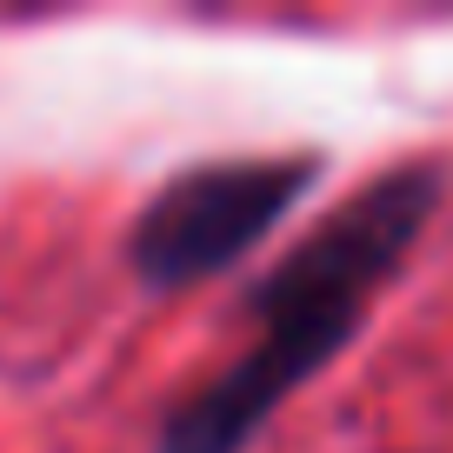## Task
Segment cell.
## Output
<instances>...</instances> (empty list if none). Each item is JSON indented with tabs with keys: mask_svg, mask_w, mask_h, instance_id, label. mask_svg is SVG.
<instances>
[{
	"mask_svg": "<svg viewBox=\"0 0 453 453\" xmlns=\"http://www.w3.org/2000/svg\"><path fill=\"white\" fill-rule=\"evenodd\" d=\"M313 187H320V154L200 160L141 207L127 234V267L154 294L200 287L213 273L241 267Z\"/></svg>",
	"mask_w": 453,
	"mask_h": 453,
	"instance_id": "7a4b0ae2",
	"label": "cell"
},
{
	"mask_svg": "<svg viewBox=\"0 0 453 453\" xmlns=\"http://www.w3.org/2000/svg\"><path fill=\"white\" fill-rule=\"evenodd\" d=\"M440 207V167L407 160L354 187L307 241L254 287V340L200 394L160 420V453H247L267 413L313 380L360 334L373 294L400 273Z\"/></svg>",
	"mask_w": 453,
	"mask_h": 453,
	"instance_id": "6da1fadb",
	"label": "cell"
}]
</instances>
